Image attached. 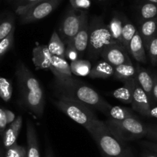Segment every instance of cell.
I'll return each mask as SVG.
<instances>
[{"label": "cell", "mask_w": 157, "mask_h": 157, "mask_svg": "<svg viewBox=\"0 0 157 157\" xmlns=\"http://www.w3.org/2000/svg\"><path fill=\"white\" fill-rule=\"evenodd\" d=\"M20 104L36 117H42L45 106L44 90L36 77L21 60L15 67Z\"/></svg>", "instance_id": "6da1fadb"}, {"label": "cell", "mask_w": 157, "mask_h": 157, "mask_svg": "<svg viewBox=\"0 0 157 157\" xmlns=\"http://www.w3.org/2000/svg\"><path fill=\"white\" fill-rule=\"evenodd\" d=\"M52 87L57 98H67L81 103L103 113L110 105L96 90L75 78L67 81H58L55 79Z\"/></svg>", "instance_id": "7a4b0ae2"}, {"label": "cell", "mask_w": 157, "mask_h": 157, "mask_svg": "<svg viewBox=\"0 0 157 157\" xmlns=\"http://www.w3.org/2000/svg\"><path fill=\"white\" fill-rule=\"evenodd\" d=\"M87 132L98 145L103 157H134L127 142L115 134L104 121L98 119Z\"/></svg>", "instance_id": "3957f363"}, {"label": "cell", "mask_w": 157, "mask_h": 157, "mask_svg": "<svg viewBox=\"0 0 157 157\" xmlns=\"http://www.w3.org/2000/svg\"><path fill=\"white\" fill-rule=\"evenodd\" d=\"M116 41L113 39L102 16H94L89 22V38L87 56L90 60H96L101 56L103 50Z\"/></svg>", "instance_id": "277c9868"}, {"label": "cell", "mask_w": 157, "mask_h": 157, "mask_svg": "<svg viewBox=\"0 0 157 157\" xmlns=\"http://www.w3.org/2000/svg\"><path fill=\"white\" fill-rule=\"evenodd\" d=\"M52 103L60 111L84 127L87 131L98 119L90 107L81 103L64 98H58L52 101Z\"/></svg>", "instance_id": "5b68a950"}, {"label": "cell", "mask_w": 157, "mask_h": 157, "mask_svg": "<svg viewBox=\"0 0 157 157\" xmlns=\"http://www.w3.org/2000/svg\"><path fill=\"white\" fill-rule=\"evenodd\" d=\"M104 123L115 134L125 142L146 136L148 127L138 118L135 117L127 118L123 121L108 119Z\"/></svg>", "instance_id": "8992f818"}, {"label": "cell", "mask_w": 157, "mask_h": 157, "mask_svg": "<svg viewBox=\"0 0 157 157\" xmlns=\"http://www.w3.org/2000/svg\"><path fill=\"white\" fill-rule=\"evenodd\" d=\"M62 0H42L29 6L15 8V13L20 17V23L30 24L43 19L57 9Z\"/></svg>", "instance_id": "52a82bcc"}, {"label": "cell", "mask_w": 157, "mask_h": 157, "mask_svg": "<svg viewBox=\"0 0 157 157\" xmlns=\"http://www.w3.org/2000/svg\"><path fill=\"white\" fill-rule=\"evenodd\" d=\"M84 11H77L69 7L60 24L58 34L64 44H67L73 41L81 24Z\"/></svg>", "instance_id": "ba28073f"}, {"label": "cell", "mask_w": 157, "mask_h": 157, "mask_svg": "<svg viewBox=\"0 0 157 157\" xmlns=\"http://www.w3.org/2000/svg\"><path fill=\"white\" fill-rule=\"evenodd\" d=\"M101 56L104 61L113 67L124 64H132L129 56V52L121 44L117 42L112 43L103 50Z\"/></svg>", "instance_id": "9c48e42d"}, {"label": "cell", "mask_w": 157, "mask_h": 157, "mask_svg": "<svg viewBox=\"0 0 157 157\" xmlns=\"http://www.w3.org/2000/svg\"><path fill=\"white\" fill-rule=\"evenodd\" d=\"M133 110L139 113L142 116L150 117V112L151 110V103L147 94L144 91L136 80L133 93V99L131 102Z\"/></svg>", "instance_id": "30bf717a"}, {"label": "cell", "mask_w": 157, "mask_h": 157, "mask_svg": "<svg viewBox=\"0 0 157 157\" xmlns=\"http://www.w3.org/2000/svg\"><path fill=\"white\" fill-rule=\"evenodd\" d=\"M89 38V21L87 12H84L83 15L81 24L78 33L74 38L73 42L75 48L78 51L79 58L84 56V54L87 51Z\"/></svg>", "instance_id": "8fae6325"}, {"label": "cell", "mask_w": 157, "mask_h": 157, "mask_svg": "<svg viewBox=\"0 0 157 157\" xmlns=\"http://www.w3.org/2000/svg\"><path fill=\"white\" fill-rule=\"evenodd\" d=\"M49 69L55 76V79L58 81H67L73 78L70 64L65 58L52 56Z\"/></svg>", "instance_id": "7c38bea8"}, {"label": "cell", "mask_w": 157, "mask_h": 157, "mask_svg": "<svg viewBox=\"0 0 157 157\" xmlns=\"http://www.w3.org/2000/svg\"><path fill=\"white\" fill-rule=\"evenodd\" d=\"M52 55L47 45L37 43L32 50V61L36 70L49 69Z\"/></svg>", "instance_id": "4fadbf2b"}, {"label": "cell", "mask_w": 157, "mask_h": 157, "mask_svg": "<svg viewBox=\"0 0 157 157\" xmlns=\"http://www.w3.org/2000/svg\"><path fill=\"white\" fill-rule=\"evenodd\" d=\"M26 139H27V157H41L38 135L35 125L28 120L26 124Z\"/></svg>", "instance_id": "5bb4252c"}, {"label": "cell", "mask_w": 157, "mask_h": 157, "mask_svg": "<svg viewBox=\"0 0 157 157\" xmlns=\"http://www.w3.org/2000/svg\"><path fill=\"white\" fill-rule=\"evenodd\" d=\"M136 80L141 88L144 90V91L147 94L150 99V103L153 101V87L154 80L153 77L150 75V72L147 69L140 67V65L136 66Z\"/></svg>", "instance_id": "9a60e30c"}, {"label": "cell", "mask_w": 157, "mask_h": 157, "mask_svg": "<svg viewBox=\"0 0 157 157\" xmlns=\"http://www.w3.org/2000/svg\"><path fill=\"white\" fill-rule=\"evenodd\" d=\"M128 52L137 62L142 64H146L147 62L146 49L138 30L129 44Z\"/></svg>", "instance_id": "2e32d148"}, {"label": "cell", "mask_w": 157, "mask_h": 157, "mask_svg": "<svg viewBox=\"0 0 157 157\" xmlns=\"http://www.w3.org/2000/svg\"><path fill=\"white\" fill-rule=\"evenodd\" d=\"M138 32L142 38L145 49H147L150 41L157 36V18L141 21Z\"/></svg>", "instance_id": "e0dca14e"}, {"label": "cell", "mask_w": 157, "mask_h": 157, "mask_svg": "<svg viewBox=\"0 0 157 157\" xmlns=\"http://www.w3.org/2000/svg\"><path fill=\"white\" fill-rule=\"evenodd\" d=\"M136 78L124 83V86L112 91V95L115 99L126 104H131L133 93Z\"/></svg>", "instance_id": "ac0fdd59"}, {"label": "cell", "mask_w": 157, "mask_h": 157, "mask_svg": "<svg viewBox=\"0 0 157 157\" xmlns=\"http://www.w3.org/2000/svg\"><path fill=\"white\" fill-rule=\"evenodd\" d=\"M113 73L114 67L104 60H102L92 67L88 76L91 79H107L113 76Z\"/></svg>", "instance_id": "d6986e66"}, {"label": "cell", "mask_w": 157, "mask_h": 157, "mask_svg": "<svg viewBox=\"0 0 157 157\" xmlns=\"http://www.w3.org/2000/svg\"><path fill=\"white\" fill-rule=\"evenodd\" d=\"M104 114L106 115L109 119L114 120V121H123L127 118L136 117L133 111L127 107H120V106L109 105L104 112Z\"/></svg>", "instance_id": "ffe728a7"}, {"label": "cell", "mask_w": 157, "mask_h": 157, "mask_svg": "<svg viewBox=\"0 0 157 157\" xmlns=\"http://www.w3.org/2000/svg\"><path fill=\"white\" fill-rule=\"evenodd\" d=\"M136 67L132 64H121L114 67L113 76L117 81L124 83L136 78Z\"/></svg>", "instance_id": "44dd1931"}, {"label": "cell", "mask_w": 157, "mask_h": 157, "mask_svg": "<svg viewBox=\"0 0 157 157\" xmlns=\"http://www.w3.org/2000/svg\"><path fill=\"white\" fill-rule=\"evenodd\" d=\"M15 29V17L13 13L6 12L0 15V41Z\"/></svg>", "instance_id": "7402d4cb"}, {"label": "cell", "mask_w": 157, "mask_h": 157, "mask_svg": "<svg viewBox=\"0 0 157 157\" xmlns=\"http://www.w3.org/2000/svg\"><path fill=\"white\" fill-rule=\"evenodd\" d=\"M123 15L119 12H114L107 25L110 35L116 42L121 44V34L123 29Z\"/></svg>", "instance_id": "603a6c76"}, {"label": "cell", "mask_w": 157, "mask_h": 157, "mask_svg": "<svg viewBox=\"0 0 157 157\" xmlns=\"http://www.w3.org/2000/svg\"><path fill=\"white\" fill-rule=\"evenodd\" d=\"M47 46L52 56L65 58V44L60 38L57 31L53 32Z\"/></svg>", "instance_id": "cb8c5ba5"}, {"label": "cell", "mask_w": 157, "mask_h": 157, "mask_svg": "<svg viewBox=\"0 0 157 157\" xmlns=\"http://www.w3.org/2000/svg\"><path fill=\"white\" fill-rule=\"evenodd\" d=\"M137 32L134 25L125 16L123 15V29L121 34V44L128 52L129 44L133 38L136 32Z\"/></svg>", "instance_id": "d4e9b609"}, {"label": "cell", "mask_w": 157, "mask_h": 157, "mask_svg": "<svg viewBox=\"0 0 157 157\" xmlns=\"http://www.w3.org/2000/svg\"><path fill=\"white\" fill-rule=\"evenodd\" d=\"M71 71L72 75H75L77 76L84 77L88 76L91 71V64L87 60L78 59L71 61L70 64Z\"/></svg>", "instance_id": "484cf974"}, {"label": "cell", "mask_w": 157, "mask_h": 157, "mask_svg": "<svg viewBox=\"0 0 157 157\" xmlns=\"http://www.w3.org/2000/svg\"><path fill=\"white\" fill-rule=\"evenodd\" d=\"M139 14L141 21L157 18V5L150 2H143L139 6Z\"/></svg>", "instance_id": "4316f807"}, {"label": "cell", "mask_w": 157, "mask_h": 157, "mask_svg": "<svg viewBox=\"0 0 157 157\" xmlns=\"http://www.w3.org/2000/svg\"><path fill=\"white\" fill-rule=\"evenodd\" d=\"M12 84L9 79L0 76V98L5 102H9L12 97Z\"/></svg>", "instance_id": "83f0119b"}, {"label": "cell", "mask_w": 157, "mask_h": 157, "mask_svg": "<svg viewBox=\"0 0 157 157\" xmlns=\"http://www.w3.org/2000/svg\"><path fill=\"white\" fill-rule=\"evenodd\" d=\"M1 136L2 139V145L5 150H8L10 147L18 144L17 140H18V136L10 127H7Z\"/></svg>", "instance_id": "f1b7e54d"}, {"label": "cell", "mask_w": 157, "mask_h": 157, "mask_svg": "<svg viewBox=\"0 0 157 157\" xmlns=\"http://www.w3.org/2000/svg\"><path fill=\"white\" fill-rule=\"evenodd\" d=\"M15 30H12L11 33L7 37L0 41V59L7 53L9 51L12 49L14 44V35H15Z\"/></svg>", "instance_id": "f546056e"}, {"label": "cell", "mask_w": 157, "mask_h": 157, "mask_svg": "<svg viewBox=\"0 0 157 157\" xmlns=\"http://www.w3.org/2000/svg\"><path fill=\"white\" fill-rule=\"evenodd\" d=\"M6 150L4 157H27V149L24 146L16 144Z\"/></svg>", "instance_id": "4dcf8cb0"}, {"label": "cell", "mask_w": 157, "mask_h": 157, "mask_svg": "<svg viewBox=\"0 0 157 157\" xmlns=\"http://www.w3.org/2000/svg\"><path fill=\"white\" fill-rule=\"evenodd\" d=\"M146 50L148 52L150 61L153 65L157 64V36L153 38L149 43Z\"/></svg>", "instance_id": "1f68e13d"}, {"label": "cell", "mask_w": 157, "mask_h": 157, "mask_svg": "<svg viewBox=\"0 0 157 157\" xmlns=\"http://www.w3.org/2000/svg\"><path fill=\"white\" fill-rule=\"evenodd\" d=\"M70 6L77 11H84L89 9L91 6L90 0H69Z\"/></svg>", "instance_id": "d6a6232c"}, {"label": "cell", "mask_w": 157, "mask_h": 157, "mask_svg": "<svg viewBox=\"0 0 157 157\" xmlns=\"http://www.w3.org/2000/svg\"><path fill=\"white\" fill-rule=\"evenodd\" d=\"M78 58H79V55L78 51L75 48L73 42L71 41L65 45V59L74 61Z\"/></svg>", "instance_id": "836d02e7"}, {"label": "cell", "mask_w": 157, "mask_h": 157, "mask_svg": "<svg viewBox=\"0 0 157 157\" xmlns=\"http://www.w3.org/2000/svg\"><path fill=\"white\" fill-rule=\"evenodd\" d=\"M22 122H23L22 117H21V115H19V116L15 118V121H14L13 122L9 125V127L14 130V132H15L18 136L19 135L20 131H21V127H22Z\"/></svg>", "instance_id": "e575fe53"}, {"label": "cell", "mask_w": 157, "mask_h": 157, "mask_svg": "<svg viewBox=\"0 0 157 157\" xmlns=\"http://www.w3.org/2000/svg\"><path fill=\"white\" fill-rule=\"evenodd\" d=\"M7 125L4 108L0 107V135L2 134L3 132L6 130V129L7 128Z\"/></svg>", "instance_id": "d590c367"}, {"label": "cell", "mask_w": 157, "mask_h": 157, "mask_svg": "<svg viewBox=\"0 0 157 157\" xmlns=\"http://www.w3.org/2000/svg\"><path fill=\"white\" fill-rule=\"evenodd\" d=\"M42 0H14V6L15 8L22 7V6H29L35 3L39 2Z\"/></svg>", "instance_id": "8d00e7d4"}, {"label": "cell", "mask_w": 157, "mask_h": 157, "mask_svg": "<svg viewBox=\"0 0 157 157\" xmlns=\"http://www.w3.org/2000/svg\"><path fill=\"white\" fill-rule=\"evenodd\" d=\"M148 139L151 140L153 142L157 143V128L156 127H147V135Z\"/></svg>", "instance_id": "74e56055"}, {"label": "cell", "mask_w": 157, "mask_h": 157, "mask_svg": "<svg viewBox=\"0 0 157 157\" xmlns=\"http://www.w3.org/2000/svg\"><path fill=\"white\" fill-rule=\"evenodd\" d=\"M142 145L145 148L149 150L150 151L153 152L157 154V143L156 142H150V141H145L142 143Z\"/></svg>", "instance_id": "f35d334b"}, {"label": "cell", "mask_w": 157, "mask_h": 157, "mask_svg": "<svg viewBox=\"0 0 157 157\" xmlns=\"http://www.w3.org/2000/svg\"><path fill=\"white\" fill-rule=\"evenodd\" d=\"M5 114H6V121H7L8 125H10L12 122L15 120V115L12 110H8V109H4Z\"/></svg>", "instance_id": "ab89813d"}, {"label": "cell", "mask_w": 157, "mask_h": 157, "mask_svg": "<svg viewBox=\"0 0 157 157\" xmlns=\"http://www.w3.org/2000/svg\"><path fill=\"white\" fill-rule=\"evenodd\" d=\"M153 80H154V83H153V101H157V76H153Z\"/></svg>", "instance_id": "60d3db41"}, {"label": "cell", "mask_w": 157, "mask_h": 157, "mask_svg": "<svg viewBox=\"0 0 157 157\" xmlns=\"http://www.w3.org/2000/svg\"><path fill=\"white\" fill-rule=\"evenodd\" d=\"M44 157H55V154H54L52 146H51L48 143L47 147H46L45 156H44Z\"/></svg>", "instance_id": "b9f144b4"}, {"label": "cell", "mask_w": 157, "mask_h": 157, "mask_svg": "<svg viewBox=\"0 0 157 157\" xmlns=\"http://www.w3.org/2000/svg\"><path fill=\"white\" fill-rule=\"evenodd\" d=\"M150 117L156 118L157 119V106L151 107V110L150 112Z\"/></svg>", "instance_id": "7bdbcfd3"}, {"label": "cell", "mask_w": 157, "mask_h": 157, "mask_svg": "<svg viewBox=\"0 0 157 157\" xmlns=\"http://www.w3.org/2000/svg\"><path fill=\"white\" fill-rule=\"evenodd\" d=\"M143 157H157V154L155 153H144Z\"/></svg>", "instance_id": "ee69618b"}, {"label": "cell", "mask_w": 157, "mask_h": 157, "mask_svg": "<svg viewBox=\"0 0 157 157\" xmlns=\"http://www.w3.org/2000/svg\"><path fill=\"white\" fill-rule=\"evenodd\" d=\"M143 2H150L157 5V0H142Z\"/></svg>", "instance_id": "f6af8a7d"}, {"label": "cell", "mask_w": 157, "mask_h": 157, "mask_svg": "<svg viewBox=\"0 0 157 157\" xmlns=\"http://www.w3.org/2000/svg\"><path fill=\"white\" fill-rule=\"evenodd\" d=\"M5 153L4 151H3V149L0 147V157H4Z\"/></svg>", "instance_id": "bcb514c9"}, {"label": "cell", "mask_w": 157, "mask_h": 157, "mask_svg": "<svg viewBox=\"0 0 157 157\" xmlns=\"http://www.w3.org/2000/svg\"><path fill=\"white\" fill-rule=\"evenodd\" d=\"M8 1H9V2H13L14 0H8Z\"/></svg>", "instance_id": "7dc6e473"}, {"label": "cell", "mask_w": 157, "mask_h": 157, "mask_svg": "<svg viewBox=\"0 0 157 157\" xmlns=\"http://www.w3.org/2000/svg\"><path fill=\"white\" fill-rule=\"evenodd\" d=\"M98 1H104V0H98Z\"/></svg>", "instance_id": "c3c4849f"}]
</instances>
